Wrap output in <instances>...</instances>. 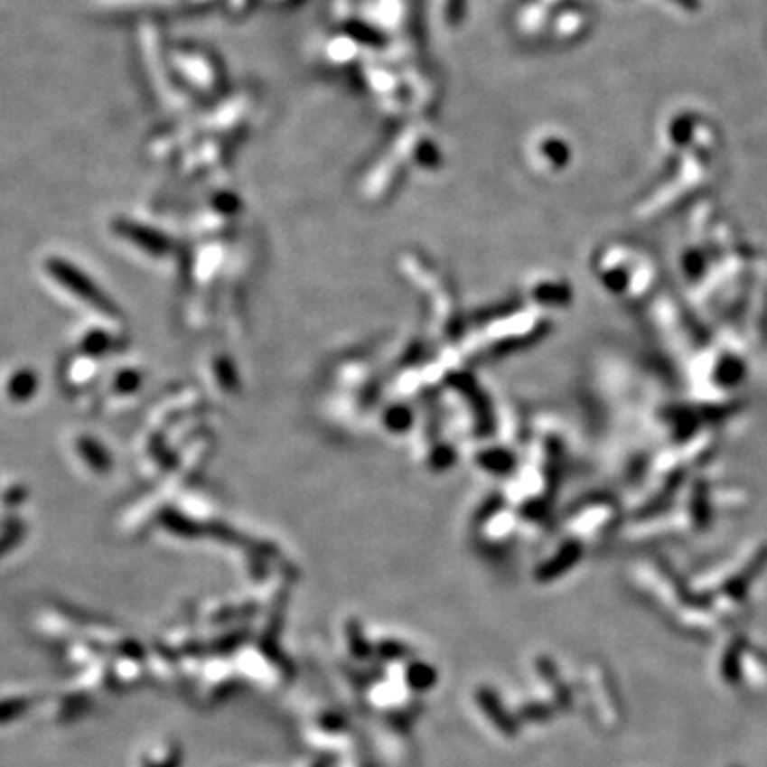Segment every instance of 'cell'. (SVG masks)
<instances>
[]
</instances>
